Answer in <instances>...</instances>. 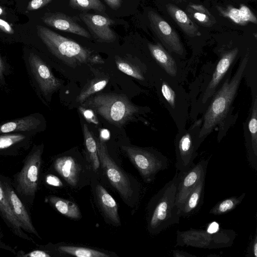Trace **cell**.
Listing matches in <instances>:
<instances>
[{
	"mask_svg": "<svg viewBox=\"0 0 257 257\" xmlns=\"http://www.w3.org/2000/svg\"><path fill=\"white\" fill-rule=\"evenodd\" d=\"M248 60V55L244 57L230 80L227 78L214 96L204 117L196 145L197 150L205 138L213 129L225 118L236 95Z\"/></svg>",
	"mask_w": 257,
	"mask_h": 257,
	"instance_id": "obj_1",
	"label": "cell"
},
{
	"mask_svg": "<svg viewBox=\"0 0 257 257\" xmlns=\"http://www.w3.org/2000/svg\"><path fill=\"white\" fill-rule=\"evenodd\" d=\"M180 178V174L176 169L173 178L164 185L151 201L148 229L152 233L158 234L179 223L180 216L175 200Z\"/></svg>",
	"mask_w": 257,
	"mask_h": 257,
	"instance_id": "obj_2",
	"label": "cell"
},
{
	"mask_svg": "<svg viewBox=\"0 0 257 257\" xmlns=\"http://www.w3.org/2000/svg\"><path fill=\"white\" fill-rule=\"evenodd\" d=\"M81 106L91 109L109 123L120 127L133 118L138 107L124 95L102 93L90 96Z\"/></svg>",
	"mask_w": 257,
	"mask_h": 257,
	"instance_id": "obj_3",
	"label": "cell"
},
{
	"mask_svg": "<svg viewBox=\"0 0 257 257\" xmlns=\"http://www.w3.org/2000/svg\"><path fill=\"white\" fill-rule=\"evenodd\" d=\"M39 37L49 52L70 67L89 62L92 52L76 42L42 26L37 27Z\"/></svg>",
	"mask_w": 257,
	"mask_h": 257,
	"instance_id": "obj_4",
	"label": "cell"
},
{
	"mask_svg": "<svg viewBox=\"0 0 257 257\" xmlns=\"http://www.w3.org/2000/svg\"><path fill=\"white\" fill-rule=\"evenodd\" d=\"M24 61L29 82L39 99L50 103L52 94L61 86L59 79L53 73L49 65L36 52H25Z\"/></svg>",
	"mask_w": 257,
	"mask_h": 257,
	"instance_id": "obj_5",
	"label": "cell"
},
{
	"mask_svg": "<svg viewBox=\"0 0 257 257\" xmlns=\"http://www.w3.org/2000/svg\"><path fill=\"white\" fill-rule=\"evenodd\" d=\"M235 236L236 233L232 229L223 228H219L216 231L194 228L178 230L176 246L204 249L227 247L233 244Z\"/></svg>",
	"mask_w": 257,
	"mask_h": 257,
	"instance_id": "obj_6",
	"label": "cell"
},
{
	"mask_svg": "<svg viewBox=\"0 0 257 257\" xmlns=\"http://www.w3.org/2000/svg\"><path fill=\"white\" fill-rule=\"evenodd\" d=\"M122 148L148 183L153 181L159 171L168 167L167 158L157 151L132 146Z\"/></svg>",
	"mask_w": 257,
	"mask_h": 257,
	"instance_id": "obj_7",
	"label": "cell"
},
{
	"mask_svg": "<svg viewBox=\"0 0 257 257\" xmlns=\"http://www.w3.org/2000/svg\"><path fill=\"white\" fill-rule=\"evenodd\" d=\"M95 139L100 163L110 183L121 197L125 200L128 199L133 194L130 180L109 155L103 140L100 138Z\"/></svg>",
	"mask_w": 257,
	"mask_h": 257,
	"instance_id": "obj_8",
	"label": "cell"
},
{
	"mask_svg": "<svg viewBox=\"0 0 257 257\" xmlns=\"http://www.w3.org/2000/svg\"><path fill=\"white\" fill-rule=\"evenodd\" d=\"M43 147V144L33 147L18 176V187L26 195H33L36 191Z\"/></svg>",
	"mask_w": 257,
	"mask_h": 257,
	"instance_id": "obj_9",
	"label": "cell"
},
{
	"mask_svg": "<svg viewBox=\"0 0 257 257\" xmlns=\"http://www.w3.org/2000/svg\"><path fill=\"white\" fill-rule=\"evenodd\" d=\"M197 122H195L185 133L176 138L175 141L176 169L183 174L194 164L197 156L196 148L198 133L194 132Z\"/></svg>",
	"mask_w": 257,
	"mask_h": 257,
	"instance_id": "obj_10",
	"label": "cell"
},
{
	"mask_svg": "<svg viewBox=\"0 0 257 257\" xmlns=\"http://www.w3.org/2000/svg\"><path fill=\"white\" fill-rule=\"evenodd\" d=\"M148 16L152 29L165 46L170 51L182 55L183 47L176 31L154 11H149Z\"/></svg>",
	"mask_w": 257,
	"mask_h": 257,
	"instance_id": "obj_11",
	"label": "cell"
},
{
	"mask_svg": "<svg viewBox=\"0 0 257 257\" xmlns=\"http://www.w3.org/2000/svg\"><path fill=\"white\" fill-rule=\"evenodd\" d=\"M209 161L201 160L197 164H194L186 172L180 174V181L178 185L175 205L179 209L182 203L198 182L205 178Z\"/></svg>",
	"mask_w": 257,
	"mask_h": 257,
	"instance_id": "obj_12",
	"label": "cell"
},
{
	"mask_svg": "<svg viewBox=\"0 0 257 257\" xmlns=\"http://www.w3.org/2000/svg\"><path fill=\"white\" fill-rule=\"evenodd\" d=\"M43 115L35 112L0 123V135L12 133H31L37 135L46 128Z\"/></svg>",
	"mask_w": 257,
	"mask_h": 257,
	"instance_id": "obj_13",
	"label": "cell"
},
{
	"mask_svg": "<svg viewBox=\"0 0 257 257\" xmlns=\"http://www.w3.org/2000/svg\"><path fill=\"white\" fill-rule=\"evenodd\" d=\"M79 17L98 41L112 42L115 40L116 35L110 28L114 24L112 20L101 15L87 13H81Z\"/></svg>",
	"mask_w": 257,
	"mask_h": 257,
	"instance_id": "obj_14",
	"label": "cell"
},
{
	"mask_svg": "<svg viewBox=\"0 0 257 257\" xmlns=\"http://www.w3.org/2000/svg\"><path fill=\"white\" fill-rule=\"evenodd\" d=\"M238 51L237 48H234L222 55L204 93L202 100L203 103H206L208 99L214 94L217 86L234 61Z\"/></svg>",
	"mask_w": 257,
	"mask_h": 257,
	"instance_id": "obj_15",
	"label": "cell"
},
{
	"mask_svg": "<svg viewBox=\"0 0 257 257\" xmlns=\"http://www.w3.org/2000/svg\"><path fill=\"white\" fill-rule=\"evenodd\" d=\"M42 20L46 25L56 29L90 38L89 33L71 17L62 13L45 15Z\"/></svg>",
	"mask_w": 257,
	"mask_h": 257,
	"instance_id": "obj_16",
	"label": "cell"
},
{
	"mask_svg": "<svg viewBox=\"0 0 257 257\" xmlns=\"http://www.w3.org/2000/svg\"><path fill=\"white\" fill-rule=\"evenodd\" d=\"M5 193L13 212L22 228L38 236L26 208L13 188L7 183H2Z\"/></svg>",
	"mask_w": 257,
	"mask_h": 257,
	"instance_id": "obj_17",
	"label": "cell"
},
{
	"mask_svg": "<svg viewBox=\"0 0 257 257\" xmlns=\"http://www.w3.org/2000/svg\"><path fill=\"white\" fill-rule=\"evenodd\" d=\"M205 178L201 179L189 192L180 207V217L189 216L194 214L201 206L204 196Z\"/></svg>",
	"mask_w": 257,
	"mask_h": 257,
	"instance_id": "obj_18",
	"label": "cell"
},
{
	"mask_svg": "<svg viewBox=\"0 0 257 257\" xmlns=\"http://www.w3.org/2000/svg\"><path fill=\"white\" fill-rule=\"evenodd\" d=\"M56 171L71 186L77 184L79 169L75 160L70 156H63L57 158L54 163Z\"/></svg>",
	"mask_w": 257,
	"mask_h": 257,
	"instance_id": "obj_19",
	"label": "cell"
},
{
	"mask_svg": "<svg viewBox=\"0 0 257 257\" xmlns=\"http://www.w3.org/2000/svg\"><path fill=\"white\" fill-rule=\"evenodd\" d=\"M96 194L98 202L105 215L114 224L120 225L118 207L113 197L100 185L96 187Z\"/></svg>",
	"mask_w": 257,
	"mask_h": 257,
	"instance_id": "obj_20",
	"label": "cell"
},
{
	"mask_svg": "<svg viewBox=\"0 0 257 257\" xmlns=\"http://www.w3.org/2000/svg\"><path fill=\"white\" fill-rule=\"evenodd\" d=\"M166 7L169 14L186 35L190 37L200 36L201 35L198 27L185 12L171 4H167Z\"/></svg>",
	"mask_w": 257,
	"mask_h": 257,
	"instance_id": "obj_21",
	"label": "cell"
},
{
	"mask_svg": "<svg viewBox=\"0 0 257 257\" xmlns=\"http://www.w3.org/2000/svg\"><path fill=\"white\" fill-rule=\"evenodd\" d=\"M151 55L159 65L169 75L174 77L177 74V69L174 59L159 44H148Z\"/></svg>",
	"mask_w": 257,
	"mask_h": 257,
	"instance_id": "obj_22",
	"label": "cell"
},
{
	"mask_svg": "<svg viewBox=\"0 0 257 257\" xmlns=\"http://www.w3.org/2000/svg\"><path fill=\"white\" fill-rule=\"evenodd\" d=\"M248 127L250 136V150L247 152V159L250 166L257 170V98L255 97Z\"/></svg>",
	"mask_w": 257,
	"mask_h": 257,
	"instance_id": "obj_23",
	"label": "cell"
},
{
	"mask_svg": "<svg viewBox=\"0 0 257 257\" xmlns=\"http://www.w3.org/2000/svg\"><path fill=\"white\" fill-rule=\"evenodd\" d=\"M35 135L36 134L27 132L1 134L0 151L26 146Z\"/></svg>",
	"mask_w": 257,
	"mask_h": 257,
	"instance_id": "obj_24",
	"label": "cell"
},
{
	"mask_svg": "<svg viewBox=\"0 0 257 257\" xmlns=\"http://www.w3.org/2000/svg\"><path fill=\"white\" fill-rule=\"evenodd\" d=\"M0 212L2 215L11 225L14 231L20 236L25 238L21 230L20 222L14 215L5 193L2 183L0 181Z\"/></svg>",
	"mask_w": 257,
	"mask_h": 257,
	"instance_id": "obj_25",
	"label": "cell"
},
{
	"mask_svg": "<svg viewBox=\"0 0 257 257\" xmlns=\"http://www.w3.org/2000/svg\"><path fill=\"white\" fill-rule=\"evenodd\" d=\"M108 82V78L103 77H96L90 80L77 95L76 102L81 104L90 96L103 89Z\"/></svg>",
	"mask_w": 257,
	"mask_h": 257,
	"instance_id": "obj_26",
	"label": "cell"
},
{
	"mask_svg": "<svg viewBox=\"0 0 257 257\" xmlns=\"http://www.w3.org/2000/svg\"><path fill=\"white\" fill-rule=\"evenodd\" d=\"M50 202L63 215L73 219L81 217L79 207L72 202L56 196H51Z\"/></svg>",
	"mask_w": 257,
	"mask_h": 257,
	"instance_id": "obj_27",
	"label": "cell"
},
{
	"mask_svg": "<svg viewBox=\"0 0 257 257\" xmlns=\"http://www.w3.org/2000/svg\"><path fill=\"white\" fill-rule=\"evenodd\" d=\"M84 144L89 155L94 170H97L100 166L96 142L94 136L88 128L87 125L84 123L82 126Z\"/></svg>",
	"mask_w": 257,
	"mask_h": 257,
	"instance_id": "obj_28",
	"label": "cell"
},
{
	"mask_svg": "<svg viewBox=\"0 0 257 257\" xmlns=\"http://www.w3.org/2000/svg\"><path fill=\"white\" fill-rule=\"evenodd\" d=\"M243 193L239 196H234L226 198L215 204L209 213L215 215H220L229 213L235 209L243 200L245 196Z\"/></svg>",
	"mask_w": 257,
	"mask_h": 257,
	"instance_id": "obj_29",
	"label": "cell"
},
{
	"mask_svg": "<svg viewBox=\"0 0 257 257\" xmlns=\"http://www.w3.org/2000/svg\"><path fill=\"white\" fill-rule=\"evenodd\" d=\"M115 62L117 69L120 71L137 79H145L143 71L138 64L120 57H116Z\"/></svg>",
	"mask_w": 257,
	"mask_h": 257,
	"instance_id": "obj_30",
	"label": "cell"
},
{
	"mask_svg": "<svg viewBox=\"0 0 257 257\" xmlns=\"http://www.w3.org/2000/svg\"><path fill=\"white\" fill-rule=\"evenodd\" d=\"M58 250L62 253H67L78 257H109V255L104 252L82 247L73 246H60Z\"/></svg>",
	"mask_w": 257,
	"mask_h": 257,
	"instance_id": "obj_31",
	"label": "cell"
},
{
	"mask_svg": "<svg viewBox=\"0 0 257 257\" xmlns=\"http://www.w3.org/2000/svg\"><path fill=\"white\" fill-rule=\"evenodd\" d=\"M188 12L196 21L203 26L211 27L215 22L209 12L202 6L191 5Z\"/></svg>",
	"mask_w": 257,
	"mask_h": 257,
	"instance_id": "obj_32",
	"label": "cell"
},
{
	"mask_svg": "<svg viewBox=\"0 0 257 257\" xmlns=\"http://www.w3.org/2000/svg\"><path fill=\"white\" fill-rule=\"evenodd\" d=\"M69 4L73 8L80 10L105 11L104 6L99 0H69Z\"/></svg>",
	"mask_w": 257,
	"mask_h": 257,
	"instance_id": "obj_33",
	"label": "cell"
},
{
	"mask_svg": "<svg viewBox=\"0 0 257 257\" xmlns=\"http://www.w3.org/2000/svg\"><path fill=\"white\" fill-rule=\"evenodd\" d=\"M13 72V68L0 54V88L8 90L7 78Z\"/></svg>",
	"mask_w": 257,
	"mask_h": 257,
	"instance_id": "obj_34",
	"label": "cell"
},
{
	"mask_svg": "<svg viewBox=\"0 0 257 257\" xmlns=\"http://www.w3.org/2000/svg\"><path fill=\"white\" fill-rule=\"evenodd\" d=\"M218 9L223 16L229 18L234 23L242 26L246 25L241 19L239 9L231 6L227 7L226 9L222 8Z\"/></svg>",
	"mask_w": 257,
	"mask_h": 257,
	"instance_id": "obj_35",
	"label": "cell"
},
{
	"mask_svg": "<svg viewBox=\"0 0 257 257\" xmlns=\"http://www.w3.org/2000/svg\"><path fill=\"white\" fill-rule=\"evenodd\" d=\"M161 92L168 103L173 108H174L175 107V92L170 85L165 81L162 83Z\"/></svg>",
	"mask_w": 257,
	"mask_h": 257,
	"instance_id": "obj_36",
	"label": "cell"
},
{
	"mask_svg": "<svg viewBox=\"0 0 257 257\" xmlns=\"http://www.w3.org/2000/svg\"><path fill=\"white\" fill-rule=\"evenodd\" d=\"M239 10L241 19L244 23L247 24L248 22H251L256 24L257 20L255 15L247 6L242 4Z\"/></svg>",
	"mask_w": 257,
	"mask_h": 257,
	"instance_id": "obj_37",
	"label": "cell"
},
{
	"mask_svg": "<svg viewBox=\"0 0 257 257\" xmlns=\"http://www.w3.org/2000/svg\"><path fill=\"white\" fill-rule=\"evenodd\" d=\"M78 110L83 117L88 122L92 123L95 124H98L99 123L94 112L91 109L81 105L78 107Z\"/></svg>",
	"mask_w": 257,
	"mask_h": 257,
	"instance_id": "obj_38",
	"label": "cell"
},
{
	"mask_svg": "<svg viewBox=\"0 0 257 257\" xmlns=\"http://www.w3.org/2000/svg\"><path fill=\"white\" fill-rule=\"evenodd\" d=\"M52 0H31L27 7L28 11H34L42 8Z\"/></svg>",
	"mask_w": 257,
	"mask_h": 257,
	"instance_id": "obj_39",
	"label": "cell"
},
{
	"mask_svg": "<svg viewBox=\"0 0 257 257\" xmlns=\"http://www.w3.org/2000/svg\"><path fill=\"white\" fill-rule=\"evenodd\" d=\"M46 182L48 185L54 187H61L63 185L60 179L52 174L48 175L46 176Z\"/></svg>",
	"mask_w": 257,
	"mask_h": 257,
	"instance_id": "obj_40",
	"label": "cell"
},
{
	"mask_svg": "<svg viewBox=\"0 0 257 257\" xmlns=\"http://www.w3.org/2000/svg\"><path fill=\"white\" fill-rule=\"evenodd\" d=\"M249 256L257 257V235L255 233L254 238L250 243V246L249 248Z\"/></svg>",
	"mask_w": 257,
	"mask_h": 257,
	"instance_id": "obj_41",
	"label": "cell"
},
{
	"mask_svg": "<svg viewBox=\"0 0 257 257\" xmlns=\"http://www.w3.org/2000/svg\"><path fill=\"white\" fill-rule=\"evenodd\" d=\"M0 29L8 34H12L14 33L12 26L7 22L2 19H0Z\"/></svg>",
	"mask_w": 257,
	"mask_h": 257,
	"instance_id": "obj_42",
	"label": "cell"
},
{
	"mask_svg": "<svg viewBox=\"0 0 257 257\" xmlns=\"http://www.w3.org/2000/svg\"><path fill=\"white\" fill-rule=\"evenodd\" d=\"M29 257H50L51 255L44 251L35 250L25 255Z\"/></svg>",
	"mask_w": 257,
	"mask_h": 257,
	"instance_id": "obj_43",
	"label": "cell"
},
{
	"mask_svg": "<svg viewBox=\"0 0 257 257\" xmlns=\"http://www.w3.org/2000/svg\"><path fill=\"white\" fill-rule=\"evenodd\" d=\"M107 5L113 10L118 9L121 6V0H104Z\"/></svg>",
	"mask_w": 257,
	"mask_h": 257,
	"instance_id": "obj_44",
	"label": "cell"
},
{
	"mask_svg": "<svg viewBox=\"0 0 257 257\" xmlns=\"http://www.w3.org/2000/svg\"><path fill=\"white\" fill-rule=\"evenodd\" d=\"M104 62L102 58L98 54H92L89 60V63L91 64H102Z\"/></svg>",
	"mask_w": 257,
	"mask_h": 257,
	"instance_id": "obj_45",
	"label": "cell"
},
{
	"mask_svg": "<svg viewBox=\"0 0 257 257\" xmlns=\"http://www.w3.org/2000/svg\"><path fill=\"white\" fill-rule=\"evenodd\" d=\"M173 255L174 257H192L196 255L190 254L187 252L175 250L173 251Z\"/></svg>",
	"mask_w": 257,
	"mask_h": 257,
	"instance_id": "obj_46",
	"label": "cell"
},
{
	"mask_svg": "<svg viewBox=\"0 0 257 257\" xmlns=\"http://www.w3.org/2000/svg\"><path fill=\"white\" fill-rule=\"evenodd\" d=\"M100 138L102 140L108 139L109 138V133L108 130L105 129L101 130L100 132Z\"/></svg>",
	"mask_w": 257,
	"mask_h": 257,
	"instance_id": "obj_47",
	"label": "cell"
},
{
	"mask_svg": "<svg viewBox=\"0 0 257 257\" xmlns=\"http://www.w3.org/2000/svg\"><path fill=\"white\" fill-rule=\"evenodd\" d=\"M5 13V11L3 8L0 6V16L3 15Z\"/></svg>",
	"mask_w": 257,
	"mask_h": 257,
	"instance_id": "obj_48",
	"label": "cell"
}]
</instances>
